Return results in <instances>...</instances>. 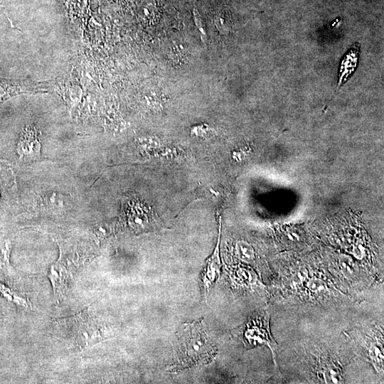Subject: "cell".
I'll return each instance as SVG.
<instances>
[{"label": "cell", "instance_id": "obj_1", "mask_svg": "<svg viewBox=\"0 0 384 384\" xmlns=\"http://www.w3.org/2000/svg\"><path fill=\"white\" fill-rule=\"evenodd\" d=\"M176 335V360L171 366V371H181L195 366L207 364L216 357V347L204 329L201 321L183 324Z\"/></svg>", "mask_w": 384, "mask_h": 384}, {"label": "cell", "instance_id": "obj_2", "mask_svg": "<svg viewBox=\"0 0 384 384\" xmlns=\"http://www.w3.org/2000/svg\"><path fill=\"white\" fill-rule=\"evenodd\" d=\"M63 321L67 324L72 337L80 348L95 344L105 338L102 326L92 316L90 308Z\"/></svg>", "mask_w": 384, "mask_h": 384}, {"label": "cell", "instance_id": "obj_3", "mask_svg": "<svg viewBox=\"0 0 384 384\" xmlns=\"http://www.w3.org/2000/svg\"><path fill=\"white\" fill-rule=\"evenodd\" d=\"M127 209L128 222L135 233L152 232L161 227L153 210L139 201L129 202Z\"/></svg>", "mask_w": 384, "mask_h": 384}, {"label": "cell", "instance_id": "obj_4", "mask_svg": "<svg viewBox=\"0 0 384 384\" xmlns=\"http://www.w3.org/2000/svg\"><path fill=\"white\" fill-rule=\"evenodd\" d=\"M218 235L217 243L212 255L206 260V265L201 274V284L203 292L206 297L212 286L219 279L221 272L220 257V242L221 237V217L218 220Z\"/></svg>", "mask_w": 384, "mask_h": 384}, {"label": "cell", "instance_id": "obj_5", "mask_svg": "<svg viewBox=\"0 0 384 384\" xmlns=\"http://www.w3.org/2000/svg\"><path fill=\"white\" fill-rule=\"evenodd\" d=\"M60 255L59 260L53 264L49 271L48 277L52 283L55 297H61L64 294L68 282L72 276L70 267Z\"/></svg>", "mask_w": 384, "mask_h": 384}, {"label": "cell", "instance_id": "obj_6", "mask_svg": "<svg viewBox=\"0 0 384 384\" xmlns=\"http://www.w3.org/2000/svg\"><path fill=\"white\" fill-rule=\"evenodd\" d=\"M21 155L37 156L40 151L38 130L33 124H28L22 130L18 143Z\"/></svg>", "mask_w": 384, "mask_h": 384}, {"label": "cell", "instance_id": "obj_7", "mask_svg": "<svg viewBox=\"0 0 384 384\" xmlns=\"http://www.w3.org/2000/svg\"><path fill=\"white\" fill-rule=\"evenodd\" d=\"M359 57V45L356 43L343 57L339 70L338 86L342 85L354 72Z\"/></svg>", "mask_w": 384, "mask_h": 384}, {"label": "cell", "instance_id": "obj_8", "mask_svg": "<svg viewBox=\"0 0 384 384\" xmlns=\"http://www.w3.org/2000/svg\"><path fill=\"white\" fill-rule=\"evenodd\" d=\"M33 89L31 83L0 79V100L16 93Z\"/></svg>", "mask_w": 384, "mask_h": 384}, {"label": "cell", "instance_id": "obj_9", "mask_svg": "<svg viewBox=\"0 0 384 384\" xmlns=\"http://www.w3.org/2000/svg\"><path fill=\"white\" fill-rule=\"evenodd\" d=\"M324 378L326 383H341L343 376L339 368L334 363L330 362L324 367Z\"/></svg>", "mask_w": 384, "mask_h": 384}, {"label": "cell", "instance_id": "obj_10", "mask_svg": "<svg viewBox=\"0 0 384 384\" xmlns=\"http://www.w3.org/2000/svg\"><path fill=\"white\" fill-rule=\"evenodd\" d=\"M238 257L244 262H250L255 257V252L250 244L245 241H238L236 244Z\"/></svg>", "mask_w": 384, "mask_h": 384}, {"label": "cell", "instance_id": "obj_11", "mask_svg": "<svg viewBox=\"0 0 384 384\" xmlns=\"http://www.w3.org/2000/svg\"><path fill=\"white\" fill-rule=\"evenodd\" d=\"M369 354L375 367L379 370L383 369V351L380 345L373 343L370 345Z\"/></svg>", "mask_w": 384, "mask_h": 384}, {"label": "cell", "instance_id": "obj_12", "mask_svg": "<svg viewBox=\"0 0 384 384\" xmlns=\"http://www.w3.org/2000/svg\"><path fill=\"white\" fill-rule=\"evenodd\" d=\"M215 24L221 33H227L230 29V24L227 16L223 14H218L215 19Z\"/></svg>", "mask_w": 384, "mask_h": 384}, {"label": "cell", "instance_id": "obj_13", "mask_svg": "<svg viewBox=\"0 0 384 384\" xmlns=\"http://www.w3.org/2000/svg\"><path fill=\"white\" fill-rule=\"evenodd\" d=\"M308 288L314 293L324 292L326 289V283L319 279H312L308 282Z\"/></svg>", "mask_w": 384, "mask_h": 384}]
</instances>
